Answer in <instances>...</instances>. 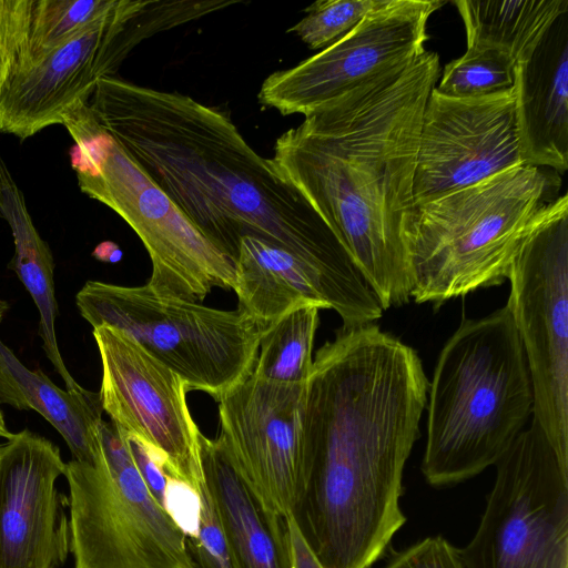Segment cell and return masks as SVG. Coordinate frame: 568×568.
I'll use <instances>...</instances> for the list:
<instances>
[{
	"instance_id": "cell-1",
	"label": "cell",
	"mask_w": 568,
	"mask_h": 568,
	"mask_svg": "<svg viewBox=\"0 0 568 568\" xmlns=\"http://www.w3.org/2000/svg\"><path fill=\"white\" fill-rule=\"evenodd\" d=\"M88 106L98 125L233 263L244 236L260 239L321 276L344 326L381 314L329 226L225 112L116 77L97 83Z\"/></svg>"
},
{
	"instance_id": "cell-2",
	"label": "cell",
	"mask_w": 568,
	"mask_h": 568,
	"mask_svg": "<svg viewBox=\"0 0 568 568\" xmlns=\"http://www.w3.org/2000/svg\"><path fill=\"white\" fill-rule=\"evenodd\" d=\"M428 386L416 351L373 323L342 326L316 352L293 517L323 568H371L405 524L403 473Z\"/></svg>"
},
{
	"instance_id": "cell-3",
	"label": "cell",
	"mask_w": 568,
	"mask_h": 568,
	"mask_svg": "<svg viewBox=\"0 0 568 568\" xmlns=\"http://www.w3.org/2000/svg\"><path fill=\"white\" fill-rule=\"evenodd\" d=\"M439 71L438 54L425 51L322 105L274 144L276 170L329 226L383 310L410 298L418 140Z\"/></svg>"
},
{
	"instance_id": "cell-4",
	"label": "cell",
	"mask_w": 568,
	"mask_h": 568,
	"mask_svg": "<svg viewBox=\"0 0 568 568\" xmlns=\"http://www.w3.org/2000/svg\"><path fill=\"white\" fill-rule=\"evenodd\" d=\"M428 395L426 481L452 486L495 465L534 405L524 347L507 306L462 321L438 356Z\"/></svg>"
},
{
	"instance_id": "cell-5",
	"label": "cell",
	"mask_w": 568,
	"mask_h": 568,
	"mask_svg": "<svg viewBox=\"0 0 568 568\" xmlns=\"http://www.w3.org/2000/svg\"><path fill=\"white\" fill-rule=\"evenodd\" d=\"M550 189L546 172L521 165L418 204L407 248L410 297L437 308L500 285Z\"/></svg>"
},
{
	"instance_id": "cell-6",
	"label": "cell",
	"mask_w": 568,
	"mask_h": 568,
	"mask_svg": "<svg viewBox=\"0 0 568 568\" xmlns=\"http://www.w3.org/2000/svg\"><path fill=\"white\" fill-rule=\"evenodd\" d=\"M74 141L70 163L82 193L109 206L138 234L152 263L146 285L192 302L233 291V261L183 214L151 176L97 123L88 102L62 121Z\"/></svg>"
},
{
	"instance_id": "cell-7",
	"label": "cell",
	"mask_w": 568,
	"mask_h": 568,
	"mask_svg": "<svg viewBox=\"0 0 568 568\" xmlns=\"http://www.w3.org/2000/svg\"><path fill=\"white\" fill-rule=\"evenodd\" d=\"M75 302L93 328L121 331L178 374L187 390L205 392L216 400L252 375L267 327L240 308L160 296L146 284L88 281Z\"/></svg>"
},
{
	"instance_id": "cell-8",
	"label": "cell",
	"mask_w": 568,
	"mask_h": 568,
	"mask_svg": "<svg viewBox=\"0 0 568 568\" xmlns=\"http://www.w3.org/2000/svg\"><path fill=\"white\" fill-rule=\"evenodd\" d=\"M99 433L92 463H65L74 568H196L186 531L149 489L125 434L104 420Z\"/></svg>"
},
{
	"instance_id": "cell-9",
	"label": "cell",
	"mask_w": 568,
	"mask_h": 568,
	"mask_svg": "<svg viewBox=\"0 0 568 568\" xmlns=\"http://www.w3.org/2000/svg\"><path fill=\"white\" fill-rule=\"evenodd\" d=\"M224 8L222 0H121L113 11L9 80L0 94V133L23 141L62 124L78 103L89 101L102 78L114 77L143 40Z\"/></svg>"
},
{
	"instance_id": "cell-10",
	"label": "cell",
	"mask_w": 568,
	"mask_h": 568,
	"mask_svg": "<svg viewBox=\"0 0 568 568\" xmlns=\"http://www.w3.org/2000/svg\"><path fill=\"white\" fill-rule=\"evenodd\" d=\"M506 306L530 374L532 419L568 468V196L544 205L508 272Z\"/></svg>"
},
{
	"instance_id": "cell-11",
	"label": "cell",
	"mask_w": 568,
	"mask_h": 568,
	"mask_svg": "<svg viewBox=\"0 0 568 568\" xmlns=\"http://www.w3.org/2000/svg\"><path fill=\"white\" fill-rule=\"evenodd\" d=\"M463 568H568V468L532 419L496 462Z\"/></svg>"
},
{
	"instance_id": "cell-12",
	"label": "cell",
	"mask_w": 568,
	"mask_h": 568,
	"mask_svg": "<svg viewBox=\"0 0 568 568\" xmlns=\"http://www.w3.org/2000/svg\"><path fill=\"white\" fill-rule=\"evenodd\" d=\"M444 4L438 0H383L331 47L270 74L258 101L283 115L306 116L352 90L406 69L426 51L428 19Z\"/></svg>"
},
{
	"instance_id": "cell-13",
	"label": "cell",
	"mask_w": 568,
	"mask_h": 568,
	"mask_svg": "<svg viewBox=\"0 0 568 568\" xmlns=\"http://www.w3.org/2000/svg\"><path fill=\"white\" fill-rule=\"evenodd\" d=\"M306 383L252 374L217 399V438L231 465L263 511L281 521L294 515L305 485Z\"/></svg>"
},
{
	"instance_id": "cell-14",
	"label": "cell",
	"mask_w": 568,
	"mask_h": 568,
	"mask_svg": "<svg viewBox=\"0 0 568 568\" xmlns=\"http://www.w3.org/2000/svg\"><path fill=\"white\" fill-rule=\"evenodd\" d=\"M102 365L103 412L123 433L148 445L165 475L195 495L204 484L201 430L186 403L183 379L135 341L110 326L93 328Z\"/></svg>"
},
{
	"instance_id": "cell-15",
	"label": "cell",
	"mask_w": 568,
	"mask_h": 568,
	"mask_svg": "<svg viewBox=\"0 0 568 568\" xmlns=\"http://www.w3.org/2000/svg\"><path fill=\"white\" fill-rule=\"evenodd\" d=\"M521 165L514 88L479 98L430 91L416 158L417 205Z\"/></svg>"
},
{
	"instance_id": "cell-16",
	"label": "cell",
	"mask_w": 568,
	"mask_h": 568,
	"mask_svg": "<svg viewBox=\"0 0 568 568\" xmlns=\"http://www.w3.org/2000/svg\"><path fill=\"white\" fill-rule=\"evenodd\" d=\"M65 463L28 429L0 444V568H60L70 552Z\"/></svg>"
},
{
	"instance_id": "cell-17",
	"label": "cell",
	"mask_w": 568,
	"mask_h": 568,
	"mask_svg": "<svg viewBox=\"0 0 568 568\" xmlns=\"http://www.w3.org/2000/svg\"><path fill=\"white\" fill-rule=\"evenodd\" d=\"M515 115L524 165L568 169V12L514 69Z\"/></svg>"
},
{
	"instance_id": "cell-18",
	"label": "cell",
	"mask_w": 568,
	"mask_h": 568,
	"mask_svg": "<svg viewBox=\"0 0 568 568\" xmlns=\"http://www.w3.org/2000/svg\"><path fill=\"white\" fill-rule=\"evenodd\" d=\"M206 488L233 568H292L285 520L267 516L231 465L219 438L200 436Z\"/></svg>"
},
{
	"instance_id": "cell-19",
	"label": "cell",
	"mask_w": 568,
	"mask_h": 568,
	"mask_svg": "<svg viewBox=\"0 0 568 568\" xmlns=\"http://www.w3.org/2000/svg\"><path fill=\"white\" fill-rule=\"evenodd\" d=\"M234 266L237 308L265 326L302 304L332 310L328 290L316 272L260 239L241 240Z\"/></svg>"
},
{
	"instance_id": "cell-20",
	"label": "cell",
	"mask_w": 568,
	"mask_h": 568,
	"mask_svg": "<svg viewBox=\"0 0 568 568\" xmlns=\"http://www.w3.org/2000/svg\"><path fill=\"white\" fill-rule=\"evenodd\" d=\"M0 404L39 413L63 437L73 459L92 463L100 452L99 394L58 387L40 369L26 367L1 339Z\"/></svg>"
},
{
	"instance_id": "cell-21",
	"label": "cell",
	"mask_w": 568,
	"mask_h": 568,
	"mask_svg": "<svg viewBox=\"0 0 568 568\" xmlns=\"http://www.w3.org/2000/svg\"><path fill=\"white\" fill-rule=\"evenodd\" d=\"M0 215L8 222L14 242V255L9 265L31 295L40 315L39 334L43 349L65 389L81 387L68 371L55 336L58 304L54 295L53 256L47 242L38 233L27 207L26 199L0 156Z\"/></svg>"
},
{
	"instance_id": "cell-22",
	"label": "cell",
	"mask_w": 568,
	"mask_h": 568,
	"mask_svg": "<svg viewBox=\"0 0 568 568\" xmlns=\"http://www.w3.org/2000/svg\"><path fill=\"white\" fill-rule=\"evenodd\" d=\"M467 50H494L516 65L536 48L545 32L568 12V0H457Z\"/></svg>"
},
{
	"instance_id": "cell-23",
	"label": "cell",
	"mask_w": 568,
	"mask_h": 568,
	"mask_svg": "<svg viewBox=\"0 0 568 568\" xmlns=\"http://www.w3.org/2000/svg\"><path fill=\"white\" fill-rule=\"evenodd\" d=\"M321 306L306 303L271 323L260 341L253 375L277 383H306Z\"/></svg>"
},
{
	"instance_id": "cell-24",
	"label": "cell",
	"mask_w": 568,
	"mask_h": 568,
	"mask_svg": "<svg viewBox=\"0 0 568 568\" xmlns=\"http://www.w3.org/2000/svg\"><path fill=\"white\" fill-rule=\"evenodd\" d=\"M120 1L34 0L26 61L18 72L113 11Z\"/></svg>"
},
{
	"instance_id": "cell-25",
	"label": "cell",
	"mask_w": 568,
	"mask_h": 568,
	"mask_svg": "<svg viewBox=\"0 0 568 568\" xmlns=\"http://www.w3.org/2000/svg\"><path fill=\"white\" fill-rule=\"evenodd\" d=\"M514 62L494 50H466L447 63L436 88L454 98H479L509 90L514 85Z\"/></svg>"
},
{
	"instance_id": "cell-26",
	"label": "cell",
	"mask_w": 568,
	"mask_h": 568,
	"mask_svg": "<svg viewBox=\"0 0 568 568\" xmlns=\"http://www.w3.org/2000/svg\"><path fill=\"white\" fill-rule=\"evenodd\" d=\"M383 0H318L304 9L306 16L287 30L312 50H324L351 30Z\"/></svg>"
},
{
	"instance_id": "cell-27",
	"label": "cell",
	"mask_w": 568,
	"mask_h": 568,
	"mask_svg": "<svg viewBox=\"0 0 568 568\" xmlns=\"http://www.w3.org/2000/svg\"><path fill=\"white\" fill-rule=\"evenodd\" d=\"M34 0H0V94L23 67Z\"/></svg>"
},
{
	"instance_id": "cell-28",
	"label": "cell",
	"mask_w": 568,
	"mask_h": 568,
	"mask_svg": "<svg viewBox=\"0 0 568 568\" xmlns=\"http://www.w3.org/2000/svg\"><path fill=\"white\" fill-rule=\"evenodd\" d=\"M196 530L191 548L201 568H233L223 529L205 481L196 493Z\"/></svg>"
},
{
	"instance_id": "cell-29",
	"label": "cell",
	"mask_w": 568,
	"mask_h": 568,
	"mask_svg": "<svg viewBox=\"0 0 568 568\" xmlns=\"http://www.w3.org/2000/svg\"><path fill=\"white\" fill-rule=\"evenodd\" d=\"M384 568H463L458 549L442 536L426 537L393 552Z\"/></svg>"
},
{
	"instance_id": "cell-30",
	"label": "cell",
	"mask_w": 568,
	"mask_h": 568,
	"mask_svg": "<svg viewBox=\"0 0 568 568\" xmlns=\"http://www.w3.org/2000/svg\"><path fill=\"white\" fill-rule=\"evenodd\" d=\"M125 436L135 465L149 489L159 504L169 510L168 476L165 475L162 466L142 440L128 434H125Z\"/></svg>"
},
{
	"instance_id": "cell-31",
	"label": "cell",
	"mask_w": 568,
	"mask_h": 568,
	"mask_svg": "<svg viewBox=\"0 0 568 568\" xmlns=\"http://www.w3.org/2000/svg\"><path fill=\"white\" fill-rule=\"evenodd\" d=\"M285 526L292 568H323L302 536L293 516L285 519Z\"/></svg>"
},
{
	"instance_id": "cell-32",
	"label": "cell",
	"mask_w": 568,
	"mask_h": 568,
	"mask_svg": "<svg viewBox=\"0 0 568 568\" xmlns=\"http://www.w3.org/2000/svg\"><path fill=\"white\" fill-rule=\"evenodd\" d=\"M92 255L102 262L116 263L122 258V251L114 242L105 241L94 248Z\"/></svg>"
},
{
	"instance_id": "cell-33",
	"label": "cell",
	"mask_w": 568,
	"mask_h": 568,
	"mask_svg": "<svg viewBox=\"0 0 568 568\" xmlns=\"http://www.w3.org/2000/svg\"><path fill=\"white\" fill-rule=\"evenodd\" d=\"M13 433H10L6 426L4 418L2 416V412L0 409V437L10 438Z\"/></svg>"
},
{
	"instance_id": "cell-34",
	"label": "cell",
	"mask_w": 568,
	"mask_h": 568,
	"mask_svg": "<svg viewBox=\"0 0 568 568\" xmlns=\"http://www.w3.org/2000/svg\"><path fill=\"white\" fill-rule=\"evenodd\" d=\"M6 311H7V304L4 302L0 301V322H1L2 316L6 313Z\"/></svg>"
}]
</instances>
